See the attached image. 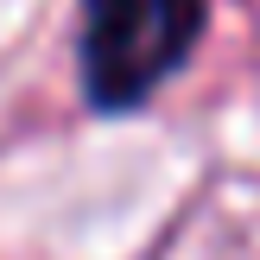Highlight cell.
<instances>
[{
    "label": "cell",
    "instance_id": "1",
    "mask_svg": "<svg viewBox=\"0 0 260 260\" xmlns=\"http://www.w3.org/2000/svg\"><path fill=\"white\" fill-rule=\"evenodd\" d=\"M203 32V0H89L83 76L102 108L152 95Z\"/></svg>",
    "mask_w": 260,
    "mask_h": 260
}]
</instances>
